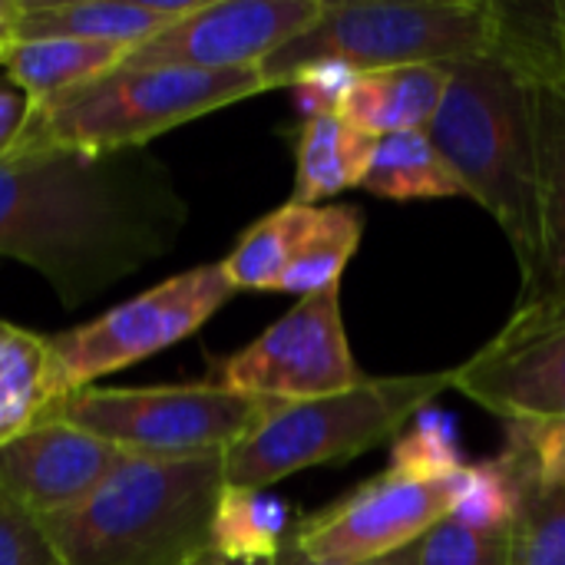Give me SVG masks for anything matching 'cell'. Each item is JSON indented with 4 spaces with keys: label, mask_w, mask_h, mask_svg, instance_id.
I'll list each match as a JSON object with an SVG mask.
<instances>
[{
    "label": "cell",
    "mask_w": 565,
    "mask_h": 565,
    "mask_svg": "<svg viewBox=\"0 0 565 565\" xmlns=\"http://www.w3.org/2000/svg\"><path fill=\"white\" fill-rule=\"evenodd\" d=\"M447 93V63H420V66H387L358 73L341 119L371 136L394 132H427Z\"/></svg>",
    "instance_id": "cell-16"
},
{
    "label": "cell",
    "mask_w": 565,
    "mask_h": 565,
    "mask_svg": "<svg viewBox=\"0 0 565 565\" xmlns=\"http://www.w3.org/2000/svg\"><path fill=\"white\" fill-rule=\"evenodd\" d=\"M371 136L351 129L341 116L301 119L295 142V192L291 202L318 205L344 189H358L371 156Z\"/></svg>",
    "instance_id": "cell-19"
},
{
    "label": "cell",
    "mask_w": 565,
    "mask_h": 565,
    "mask_svg": "<svg viewBox=\"0 0 565 565\" xmlns=\"http://www.w3.org/2000/svg\"><path fill=\"white\" fill-rule=\"evenodd\" d=\"M225 454H126L73 510L43 530L60 565H192L212 553Z\"/></svg>",
    "instance_id": "cell-2"
},
{
    "label": "cell",
    "mask_w": 565,
    "mask_h": 565,
    "mask_svg": "<svg viewBox=\"0 0 565 565\" xmlns=\"http://www.w3.org/2000/svg\"><path fill=\"white\" fill-rule=\"evenodd\" d=\"M454 387L450 371L364 377L358 387L278 404L255 430L225 450V483L268 490L298 470L344 463L397 437L420 411Z\"/></svg>",
    "instance_id": "cell-5"
},
{
    "label": "cell",
    "mask_w": 565,
    "mask_h": 565,
    "mask_svg": "<svg viewBox=\"0 0 565 565\" xmlns=\"http://www.w3.org/2000/svg\"><path fill=\"white\" fill-rule=\"evenodd\" d=\"M185 215L169 169L142 149L0 152V258L33 268L66 308L169 255Z\"/></svg>",
    "instance_id": "cell-1"
},
{
    "label": "cell",
    "mask_w": 565,
    "mask_h": 565,
    "mask_svg": "<svg viewBox=\"0 0 565 565\" xmlns=\"http://www.w3.org/2000/svg\"><path fill=\"white\" fill-rule=\"evenodd\" d=\"M427 136L463 192L500 222L526 275L540 238L530 86L493 56L447 63V93Z\"/></svg>",
    "instance_id": "cell-3"
},
{
    "label": "cell",
    "mask_w": 565,
    "mask_h": 565,
    "mask_svg": "<svg viewBox=\"0 0 565 565\" xmlns=\"http://www.w3.org/2000/svg\"><path fill=\"white\" fill-rule=\"evenodd\" d=\"M553 36H556V56L565 73V0H553Z\"/></svg>",
    "instance_id": "cell-33"
},
{
    "label": "cell",
    "mask_w": 565,
    "mask_h": 565,
    "mask_svg": "<svg viewBox=\"0 0 565 565\" xmlns=\"http://www.w3.org/2000/svg\"><path fill=\"white\" fill-rule=\"evenodd\" d=\"M533 493L536 487L526 463L513 450H503L500 457L463 467L457 473V500L450 520L480 533H510Z\"/></svg>",
    "instance_id": "cell-23"
},
{
    "label": "cell",
    "mask_w": 565,
    "mask_h": 565,
    "mask_svg": "<svg viewBox=\"0 0 565 565\" xmlns=\"http://www.w3.org/2000/svg\"><path fill=\"white\" fill-rule=\"evenodd\" d=\"M271 565H417V543L401 550V553H391V556H381V559H367V563H318L311 556H305L291 540L281 546V553L271 559Z\"/></svg>",
    "instance_id": "cell-32"
},
{
    "label": "cell",
    "mask_w": 565,
    "mask_h": 565,
    "mask_svg": "<svg viewBox=\"0 0 565 565\" xmlns=\"http://www.w3.org/2000/svg\"><path fill=\"white\" fill-rule=\"evenodd\" d=\"M235 285L218 265H195L156 288L109 308L103 318L50 338L66 394L93 387L99 377L139 364L192 338L228 305Z\"/></svg>",
    "instance_id": "cell-8"
},
{
    "label": "cell",
    "mask_w": 565,
    "mask_h": 565,
    "mask_svg": "<svg viewBox=\"0 0 565 565\" xmlns=\"http://www.w3.org/2000/svg\"><path fill=\"white\" fill-rule=\"evenodd\" d=\"M493 0H351L324 3L321 17L262 63L268 86L315 60H341L358 73L493 56Z\"/></svg>",
    "instance_id": "cell-6"
},
{
    "label": "cell",
    "mask_w": 565,
    "mask_h": 565,
    "mask_svg": "<svg viewBox=\"0 0 565 565\" xmlns=\"http://www.w3.org/2000/svg\"><path fill=\"white\" fill-rule=\"evenodd\" d=\"M324 0H202L122 56V70H252L305 33Z\"/></svg>",
    "instance_id": "cell-10"
},
{
    "label": "cell",
    "mask_w": 565,
    "mask_h": 565,
    "mask_svg": "<svg viewBox=\"0 0 565 565\" xmlns=\"http://www.w3.org/2000/svg\"><path fill=\"white\" fill-rule=\"evenodd\" d=\"M281 401L235 394L212 381L169 387H83L56 417L96 434L126 454L202 457L225 454Z\"/></svg>",
    "instance_id": "cell-7"
},
{
    "label": "cell",
    "mask_w": 565,
    "mask_h": 565,
    "mask_svg": "<svg viewBox=\"0 0 565 565\" xmlns=\"http://www.w3.org/2000/svg\"><path fill=\"white\" fill-rule=\"evenodd\" d=\"M536 136V258L503 331H536L565 321V76L530 86Z\"/></svg>",
    "instance_id": "cell-12"
},
{
    "label": "cell",
    "mask_w": 565,
    "mask_h": 565,
    "mask_svg": "<svg viewBox=\"0 0 565 565\" xmlns=\"http://www.w3.org/2000/svg\"><path fill=\"white\" fill-rule=\"evenodd\" d=\"M361 381L364 374L358 371L344 334L341 288L298 298V305L265 334L222 358L212 377V384L235 394L281 404L331 397Z\"/></svg>",
    "instance_id": "cell-9"
},
{
    "label": "cell",
    "mask_w": 565,
    "mask_h": 565,
    "mask_svg": "<svg viewBox=\"0 0 565 565\" xmlns=\"http://www.w3.org/2000/svg\"><path fill=\"white\" fill-rule=\"evenodd\" d=\"M202 0H23L13 23L17 40H93L139 46L169 23L189 17Z\"/></svg>",
    "instance_id": "cell-15"
},
{
    "label": "cell",
    "mask_w": 565,
    "mask_h": 565,
    "mask_svg": "<svg viewBox=\"0 0 565 565\" xmlns=\"http://www.w3.org/2000/svg\"><path fill=\"white\" fill-rule=\"evenodd\" d=\"M510 533L467 530L457 520H440L417 540V565H507Z\"/></svg>",
    "instance_id": "cell-28"
},
{
    "label": "cell",
    "mask_w": 565,
    "mask_h": 565,
    "mask_svg": "<svg viewBox=\"0 0 565 565\" xmlns=\"http://www.w3.org/2000/svg\"><path fill=\"white\" fill-rule=\"evenodd\" d=\"M463 467L467 463H463L457 420L447 411L427 407L394 437L384 473L397 480L434 483V480H447L460 473Z\"/></svg>",
    "instance_id": "cell-25"
},
{
    "label": "cell",
    "mask_w": 565,
    "mask_h": 565,
    "mask_svg": "<svg viewBox=\"0 0 565 565\" xmlns=\"http://www.w3.org/2000/svg\"><path fill=\"white\" fill-rule=\"evenodd\" d=\"M318 205L285 202L281 209L258 218L222 262V271L235 285V291H278L288 265L301 252Z\"/></svg>",
    "instance_id": "cell-22"
},
{
    "label": "cell",
    "mask_w": 565,
    "mask_h": 565,
    "mask_svg": "<svg viewBox=\"0 0 565 565\" xmlns=\"http://www.w3.org/2000/svg\"><path fill=\"white\" fill-rule=\"evenodd\" d=\"M30 116V99L20 89H7L0 86V152H7L17 136L23 132Z\"/></svg>",
    "instance_id": "cell-31"
},
{
    "label": "cell",
    "mask_w": 565,
    "mask_h": 565,
    "mask_svg": "<svg viewBox=\"0 0 565 565\" xmlns=\"http://www.w3.org/2000/svg\"><path fill=\"white\" fill-rule=\"evenodd\" d=\"M454 387L507 424L565 407V321L536 331H500L454 367Z\"/></svg>",
    "instance_id": "cell-14"
},
{
    "label": "cell",
    "mask_w": 565,
    "mask_h": 565,
    "mask_svg": "<svg viewBox=\"0 0 565 565\" xmlns=\"http://www.w3.org/2000/svg\"><path fill=\"white\" fill-rule=\"evenodd\" d=\"M358 189L394 202L467 195L463 182L457 179V172L427 132H394L374 139Z\"/></svg>",
    "instance_id": "cell-20"
},
{
    "label": "cell",
    "mask_w": 565,
    "mask_h": 565,
    "mask_svg": "<svg viewBox=\"0 0 565 565\" xmlns=\"http://www.w3.org/2000/svg\"><path fill=\"white\" fill-rule=\"evenodd\" d=\"M454 500L457 473L434 483L381 473L321 513L305 516L288 540L318 563H367L414 546L450 516Z\"/></svg>",
    "instance_id": "cell-11"
},
{
    "label": "cell",
    "mask_w": 565,
    "mask_h": 565,
    "mask_svg": "<svg viewBox=\"0 0 565 565\" xmlns=\"http://www.w3.org/2000/svg\"><path fill=\"white\" fill-rule=\"evenodd\" d=\"M364 215L354 205H318L315 225L288 265L278 291L308 298L328 288H341V275L361 248Z\"/></svg>",
    "instance_id": "cell-24"
},
{
    "label": "cell",
    "mask_w": 565,
    "mask_h": 565,
    "mask_svg": "<svg viewBox=\"0 0 565 565\" xmlns=\"http://www.w3.org/2000/svg\"><path fill=\"white\" fill-rule=\"evenodd\" d=\"M507 565H565V487L530 497L510 530Z\"/></svg>",
    "instance_id": "cell-26"
},
{
    "label": "cell",
    "mask_w": 565,
    "mask_h": 565,
    "mask_svg": "<svg viewBox=\"0 0 565 565\" xmlns=\"http://www.w3.org/2000/svg\"><path fill=\"white\" fill-rule=\"evenodd\" d=\"M50 338L0 318V450L66 401Z\"/></svg>",
    "instance_id": "cell-17"
},
{
    "label": "cell",
    "mask_w": 565,
    "mask_h": 565,
    "mask_svg": "<svg viewBox=\"0 0 565 565\" xmlns=\"http://www.w3.org/2000/svg\"><path fill=\"white\" fill-rule=\"evenodd\" d=\"M122 450L96 434L50 417L0 450V490L46 520L79 507L119 463Z\"/></svg>",
    "instance_id": "cell-13"
},
{
    "label": "cell",
    "mask_w": 565,
    "mask_h": 565,
    "mask_svg": "<svg viewBox=\"0 0 565 565\" xmlns=\"http://www.w3.org/2000/svg\"><path fill=\"white\" fill-rule=\"evenodd\" d=\"M271 89L262 66L252 70H122L30 106L17 142L76 152L142 149L156 136Z\"/></svg>",
    "instance_id": "cell-4"
},
{
    "label": "cell",
    "mask_w": 565,
    "mask_h": 565,
    "mask_svg": "<svg viewBox=\"0 0 565 565\" xmlns=\"http://www.w3.org/2000/svg\"><path fill=\"white\" fill-rule=\"evenodd\" d=\"M192 565H271V563H232V559H222V556H215V553H205L199 563Z\"/></svg>",
    "instance_id": "cell-35"
},
{
    "label": "cell",
    "mask_w": 565,
    "mask_h": 565,
    "mask_svg": "<svg viewBox=\"0 0 565 565\" xmlns=\"http://www.w3.org/2000/svg\"><path fill=\"white\" fill-rule=\"evenodd\" d=\"M507 450H513L536 487V493H553L565 487V407L540 420L507 424Z\"/></svg>",
    "instance_id": "cell-27"
},
{
    "label": "cell",
    "mask_w": 565,
    "mask_h": 565,
    "mask_svg": "<svg viewBox=\"0 0 565 565\" xmlns=\"http://www.w3.org/2000/svg\"><path fill=\"white\" fill-rule=\"evenodd\" d=\"M291 530V507L281 497L225 483L212 520V553L232 563H271Z\"/></svg>",
    "instance_id": "cell-21"
},
{
    "label": "cell",
    "mask_w": 565,
    "mask_h": 565,
    "mask_svg": "<svg viewBox=\"0 0 565 565\" xmlns=\"http://www.w3.org/2000/svg\"><path fill=\"white\" fill-rule=\"evenodd\" d=\"M23 0H0V23H17Z\"/></svg>",
    "instance_id": "cell-34"
},
{
    "label": "cell",
    "mask_w": 565,
    "mask_h": 565,
    "mask_svg": "<svg viewBox=\"0 0 565 565\" xmlns=\"http://www.w3.org/2000/svg\"><path fill=\"white\" fill-rule=\"evenodd\" d=\"M0 565H60L56 550L43 530V520L33 516L23 503L0 490Z\"/></svg>",
    "instance_id": "cell-30"
},
{
    "label": "cell",
    "mask_w": 565,
    "mask_h": 565,
    "mask_svg": "<svg viewBox=\"0 0 565 565\" xmlns=\"http://www.w3.org/2000/svg\"><path fill=\"white\" fill-rule=\"evenodd\" d=\"M129 50L116 43L93 40H13L0 60L13 89H20L30 106L63 96L83 83L113 73Z\"/></svg>",
    "instance_id": "cell-18"
},
{
    "label": "cell",
    "mask_w": 565,
    "mask_h": 565,
    "mask_svg": "<svg viewBox=\"0 0 565 565\" xmlns=\"http://www.w3.org/2000/svg\"><path fill=\"white\" fill-rule=\"evenodd\" d=\"M354 79L358 70L341 60H315L295 70L288 86L295 89V106L301 119H318V116H341Z\"/></svg>",
    "instance_id": "cell-29"
}]
</instances>
